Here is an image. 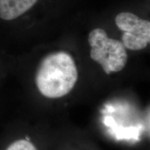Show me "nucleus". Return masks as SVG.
Listing matches in <instances>:
<instances>
[{
  "instance_id": "1",
  "label": "nucleus",
  "mask_w": 150,
  "mask_h": 150,
  "mask_svg": "<svg viewBox=\"0 0 150 150\" xmlns=\"http://www.w3.org/2000/svg\"><path fill=\"white\" fill-rule=\"evenodd\" d=\"M78 79L74 60L65 52H56L41 61L35 74V83L44 97L58 99L74 88Z\"/></svg>"
},
{
  "instance_id": "2",
  "label": "nucleus",
  "mask_w": 150,
  "mask_h": 150,
  "mask_svg": "<svg viewBox=\"0 0 150 150\" xmlns=\"http://www.w3.org/2000/svg\"><path fill=\"white\" fill-rule=\"evenodd\" d=\"M88 42L91 59L101 65L106 74L125 68L128 56L121 41L110 38L104 29L97 28L89 33Z\"/></svg>"
},
{
  "instance_id": "3",
  "label": "nucleus",
  "mask_w": 150,
  "mask_h": 150,
  "mask_svg": "<svg viewBox=\"0 0 150 150\" xmlns=\"http://www.w3.org/2000/svg\"><path fill=\"white\" fill-rule=\"evenodd\" d=\"M115 24L123 31L122 40L125 48L136 51L147 47L150 42V22L140 19L130 12L116 16Z\"/></svg>"
},
{
  "instance_id": "4",
  "label": "nucleus",
  "mask_w": 150,
  "mask_h": 150,
  "mask_svg": "<svg viewBox=\"0 0 150 150\" xmlns=\"http://www.w3.org/2000/svg\"><path fill=\"white\" fill-rule=\"evenodd\" d=\"M38 0H0V18L12 20L29 10Z\"/></svg>"
},
{
  "instance_id": "5",
  "label": "nucleus",
  "mask_w": 150,
  "mask_h": 150,
  "mask_svg": "<svg viewBox=\"0 0 150 150\" xmlns=\"http://www.w3.org/2000/svg\"><path fill=\"white\" fill-rule=\"evenodd\" d=\"M6 150H37V149L29 140H19L13 142Z\"/></svg>"
}]
</instances>
